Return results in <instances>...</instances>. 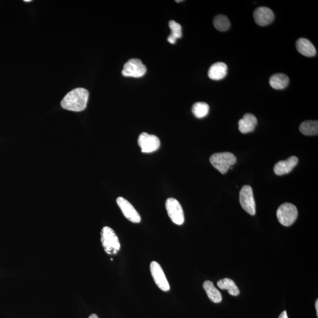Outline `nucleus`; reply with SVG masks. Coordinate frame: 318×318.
<instances>
[{
    "instance_id": "obj_4",
    "label": "nucleus",
    "mask_w": 318,
    "mask_h": 318,
    "mask_svg": "<svg viewBox=\"0 0 318 318\" xmlns=\"http://www.w3.org/2000/svg\"><path fill=\"white\" fill-rule=\"evenodd\" d=\"M276 215L280 224L285 226H290L296 221L298 212L295 205L289 203H285L277 209Z\"/></svg>"
},
{
    "instance_id": "obj_23",
    "label": "nucleus",
    "mask_w": 318,
    "mask_h": 318,
    "mask_svg": "<svg viewBox=\"0 0 318 318\" xmlns=\"http://www.w3.org/2000/svg\"><path fill=\"white\" fill-rule=\"evenodd\" d=\"M278 318H288V316H287L286 311H283V312L280 314V316Z\"/></svg>"
},
{
    "instance_id": "obj_1",
    "label": "nucleus",
    "mask_w": 318,
    "mask_h": 318,
    "mask_svg": "<svg viewBox=\"0 0 318 318\" xmlns=\"http://www.w3.org/2000/svg\"><path fill=\"white\" fill-rule=\"evenodd\" d=\"M89 93L84 88H77L66 94L61 102L63 109L72 111H83L86 109L89 99Z\"/></svg>"
},
{
    "instance_id": "obj_12",
    "label": "nucleus",
    "mask_w": 318,
    "mask_h": 318,
    "mask_svg": "<svg viewBox=\"0 0 318 318\" xmlns=\"http://www.w3.org/2000/svg\"><path fill=\"white\" fill-rule=\"evenodd\" d=\"M298 158L296 156H291L286 161H282L275 165L273 171L277 176L288 174L298 163Z\"/></svg>"
},
{
    "instance_id": "obj_13",
    "label": "nucleus",
    "mask_w": 318,
    "mask_h": 318,
    "mask_svg": "<svg viewBox=\"0 0 318 318\" xmlns=\"http://www.w3.org/2000/svg\"><path fill=\"white\" fill-rule=\"evenodd\" d=\"M257 124L258 120L254 115L246 113L239 121V130L243 134L249 133L254 131Z\"/></svg>"
},
{
    "instance_id": "obj_11",
    "label": "nucleus",
    "mask_w": 318,
    "mask_h": 318,
    "mask_svg": "<svg viewBox=\"0 0 318 318\" xmlns=\"http://www.w3.org/2000/svg\"><path fill=\"white\" fill-rule=\"evenodd\" d=\"M253 18L257 25L266 26L273 22L275 15L271 9L266 7H260L255 10Z\"/></svg>"
},
{
    "instance_id": "obj_14",
    "label": "nucleus",
    "mask_w": 318,
    "mask_h": 318,
    "mask_svg": "<svg viewBox=\"0 0 318 318\" xmlns=\"http://www.w3.org/2000/svg\"><path fill=\"white\" fill-rule=\"evenodd\" d=\"M296 47L298 52L307 57H314L316 55V50L313 44L309 40L300 38L297 40Z\"/></svg>"
},
{
    "instance_id": "obj_6",
    "label": "nucleus",
    "mask_w": 318,
    "mask_h": 318,
    "mask_svg": "<svg viewBox=\"0 0 318 318\" xmlns=\"http://www.w3.org/2000/svg\"><path fill=\"white\" fill-rule=\"evenodd\" d=\"M166 208L172 221L176 225H182L185 222L184 210L177 199L169 198L166 202Z\"/></svg>"
},
{
    "instance_id": "obj_21",
    "label": "nucleus",
    "mask_w": 318,
    "mask_h": 318,
    "mask_svg": "<svg viewBox=\"0 0 318 318\" xmlns=\"http://www.w3.org/2000/svg\"><path fill=\"white\" fill-rule=\"evenodd\" d=\"M215 28L220 32L227 31L231 26L229 19L225 15L216 16L214 20Z\"/></svg>"
},
{
    "instance_id": "obj_8",
    "label": "nucleus",
    "mask_w": 318,
    "mask_h": 318,
    "mask_svg": "<svg viewBox=\"0 0 318 318\" xmlns=\"http://www.w3.org/2000/svg\"><path fill=\"white\" fill-rule=\"evenodd\" d=\"M138 144L143 153H150L158 149L161 146V141L155 135L144 132L138 137Z\"/></svg>"
},
{
    "instance_id": "obj_2",
    "label": "nucleus",
    "mask_w": 318,
    "mask_h": 318,
    "mask_svg": "<svg viewBox=\"0 0 318 318\" xmlns=\"http://www.w3.org/2000/svg\"><path fill=\"white\" fill-rule=\"evenodd\" d=\"M237 158L229 152L215 153L210 158V162L222 174L227 173L229 169L236 164Z\"/></svg>"
},
{
    "instance_id": "obj_25",
    "label": "nucleus",
    "mask_w": 318,
    "mask_h": 318,
    "mask_svg": "<svg viewBox=\"0 0 318 318\" xmlns=\"http://www.w3.org/2000/svg\"><path fill=\"white\" fill-rule=\"evenodd\" d=\"M89 318H99V317H98V316L96 314H91Z\"/></svg>"
},
{
    "instance_id": "obj_20",
    "label": "nucleus",
    "mask_w": 318,
    "mask_h": 318,
    "mask_svg": "<svg viewBox=\"0 0 318 318\" xmlns=\"http://www.w3.org/2000/svg\"><path fill=\"white\" fill-rule=\"evenodd\" d=\"M169 25L171 30V34L168 37V41L172 45H174L177 39H181L182 37V26L180 24L174 21V20H171L169 22Z\"/></svg>"
},
{
    "instance_id": "obj_19",
    "label": "nucleus",
    "mask_w": 318,
    "mask_h": 318,
    "mask_svg": "<svg viewBox=\"0 0 318 318\" xmlns=\"http://www.w3.org/2000/svg\"><path fill=\"white\" fill-rule=\"evenodd\" d=\"M218 286L221 289L228 290L230 295L235 296L239 295L240 290L238 286H236L234 281L231 279L225 278L219 280Z\"/></svg>"
},
{
    "instance_id": "obj_9",
    "label": "nucleus",
    "mask_w": 318,
    "mask_h": 318,
    "mask_svg": "<svg viewBox=\"0 0 318 318\" xmlns=\"http://www.w3.org/2000/svg\"><path fill=\"white\" fill-rule=\"evenodd\" d=\"M150 272L158 288L165 292L170 290V285L160 264L155 261L152 262L150 264Z\"/></svg>"
},
{
    "instance_id": "obj_26",
    "label": "nucleus",
    "mask_w": 318,
    "mask_h": 318,
    "mask_svg": "<svg viewBox=\"0 0 318 318\" xmlns=\"http://www.w3.org/2000/svg\"><path fill=\"white\" fill-rule=\"evenodd\" d=\"M24 2L28 3V2H32V0H25V1Z\"/></svg>"
},
{
    "instance_id": "obj_5",
    "label": "nucleus",
    "mask_w": 318,
    "mask_h": 318,
    "mask_svg": "<svg viewBox=\"0 0 318 318\" xmlns=\"http://www.w3.org/2000/svg\"><path fill=\"white\" fill-rule=\"evenodd\" d=\"M240 204L245 211L250 215L256 214V204L253 190L248 185L243 186L239 194Z\"/></svg>"
},
{
    "instance_id": "obj_18",
    "label": "nucleus",
    "mask_w": 318,
    "mask_h": 318,
    "mask_svg": "<svg viewBox=\"0 0 318 318\" xmlns=\"http://www.w3.org/2000/svg\"><path fill=\"white\" fill-rule=\"evenodd\" d=\"M299 130L305 136H316L318 133L317 121L307 120L300 124Z\"/></svg>"
},
{
    "instance_id": "obj_16",
    "label": "nucleus",
    "mask_w": 318,
    "mask_h": 318,
    "mask_svg": "<svg viewBox=\"0 0 318 318\" xmlns=\"http://www.w3.org/2000/svg\"><path fill=\"white\" fill-rule=\"evenodd\" d=\"M289 79L288 76L283 73H276L270 77L269 83L273 89L282 90L288 86Z\"/></svg>"
},
{
    "instance_id": "obj_15",
    "label": "nucleus",
    "mask_w": 318,
    "mask_h": 318,
    "mask_svg": "<svg viewBox=\"0 0 318 318\" xmlns=\"http://www.w3.org/2000/svg\"><path fill=\"white\" fill-rule=\"evenodd\" d=\"M228 66L224 63H215L210 67L208 76L213 80H220L227 75Z\"/></svg>"
},
{
    "instance_id": "obj_17",
    "label": "nucleus",
    "mask_w": 318,
    "mask_h": 318,
    "mask_svg": "<svg viewBox=\"0 0 318 318\" xmlns=\"http://www.w3.org/2000/svg\"><path fill=\"white\" fill-rule=\"evenodd\" d=\"M204 288L209 297L210 300L214 303H220L222 302V296L221 292L214 285V283L209 280H206L204 283Z\"/></svg>"
},
{
    "instance_id": "obj_22",
    "label": "nucleus",
    "mask_w": 318,
    "mask_h": 318,
    "mask_svg": "<svg viewBox=\"0 0 318 318\" xmlns=\"http://www.w3.org/2000/svg\"><path fill=\"white\" fill-rule=\"evenodd\" d=\"M209 106L205 102H197L192 107V113L196 117L202 118L206 117L209 113Z\"/></svg>"
},
{
    "instance_id": "obj_7",
    "label": "nucleus",
    "mask_w": 318,
    "mask_h": 318,
    "mask_svg": "<svg viewBox=\"0 0 318 318\" xmlns=\"http://www.w3.org/2000/svg\"><path fill=\"white\" fill-rule=\"evenodd\" d=\"M146 70V67L140 60L131 59L125 63L121 73L124 77L140 78L144 75Z\"/></svg>"
},
{
    "instance_id": "obj_3",
    "label": "nucleus",
    "mask_w": 318,
    "mask_h": 318,
    "mask_svg": "<svg viewBox=\"0 0 318 318\" xmlns=\"http://www.w3.org/2000/svg\"><path fill=\"white\" fill-rule=\"evenodd\" d=\"M101 242L107 254L115 255L120 248L119 240L113 230L105 226L101 232Z\"/></svg>"
},
{
    "instance_id": "obj_24",
    "label": "nucleus",
    "mask_w": 318,
    "mask_h": 318,
    "mask_svg": "<svg viewBox=\"0 0 318 318\" xmlns=\"http://www.w3.org/2000/svg\"><path fill=\"white\" fill-rule=\"evenodd\" d=\"M315 307L316 309L317 317H318V300H316V301Z\"/></svg>"
},
{
    "instance_id": "obj_10",
    "label": "nucleus",
    "mask_w": 318,
    "mask_h": 318,
    "mask_svg": "<svg viewBox=\"0 0 318 318\" xmlns=\"http://www.w3.org/2000/svg\"><path fill=\"white\" fill-rule=\"evenodd\" d=\"M117 204L119 206L124 217L131 222L138 223L141 221V217L136 210L129 202L122 197L117 199Z\"/></svg>"
}]
</instances>
